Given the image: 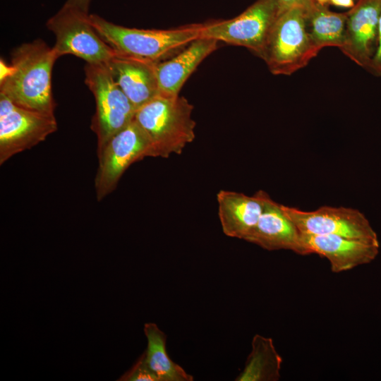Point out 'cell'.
I'll return each mask as SVG.
<instances>
[{"label":"cell","instance_id":"13","mask_svg":"<svg viewBox=\"0 0 381 381\" xmlns=\"http://www.w3.org/2000/svg\"><path fill=\"white\" fill-rule=\"evenodd\" d=\"M245 241L267 250H289L299 255L310 254L301 233L284 214L281 204L267 199L263 212Z\"/></svg>","mask_w":381,"mask_h":381},{"label":"cell","instance_id":"12","mask_svg":"<svg viewBox=\"0 0 381 381\" xmlns=\"http://www.w3.org/2000/svg\"><path fill=\"white\" fill-rule=\"evenodd\" d=\"M155 64L116 52L105 64L136 110L159 95Z\"/></svg>","mask_w":381,"mask_h":381},{"label":"cell","instance_id":"24","mask_svg":"<svg viewBox=\"0 0 381 381\" xmlns=\"http://www.w3.org/2000/svg\"><path fill=\"white\" fill-rule=\"evenodd\" d=\"M329 4L337 7L351 8L356 2L354 0H329Z\"/></svg>","mask_w":381,"mask_h":381},{"label":"cell","instance_id":"22","mask_svg":"<svg viewBox=\"0 0 381 381\" xmlns=\"http://www.w3.org/2000/svg\"><path fill=\"white\" fill-rule=\"evenodd\" d=\"M368 71H370L375 75L381 77V16L378 25L376 51Z\"/></svg>","mask_w":381,"mask_h":381},{"label":"cell","instance_id":"23","mask_svg":"<svg viewBox=\"0 0 381 381\" xmlns=\"http://www.w3.org/2000/svg\"><path fill=\"white\" fill-rule=\"evenodd\" d=\"M92 0H66L64 6L89 14V7Z\"/></svg>","mask_w":381,"mask_h":381},{"label":"cell","instance_id":"18","mask_svg":"<svg viewBox=\"0 0 381 381\" xmlns=\"http://www.w3.org/2000/svg\"><path fill=\"white\" fill-rule=\"evenodd\" d=\"M282 358L271 338L255 334L252 350L236 381H277L280 378Z\"/></svg>","mask_w":381,"mask_h":381},{"label":"cell","instance_id":"3","mask_svg":"<svg viewBox=\"0 0 381 381\" xmlns=\"http://www.w3.org/2000/svg\"><path fill=\"white\" fill-rule=\"evenodd\" d=\"M90 20L100 37L116 52L154 62L163 61L201 35L203 24H190L169 30L123 27L96 14Z\"/></svg>","mask_w":381,"mask_h":381},{"label":"cell","instance_id":"25","mask_svg":"<svg viewBox=\"0 0 381 381\" xmlns=\"http://www.w3.org/2000/svg\"><path fill=\"white\" fill-rule=\"evenodd\" d=\"M318 4L327 6L329 4V0H315Z\"/></svg>","mask_w":381,"mask_h":381},{"label":"cell","instance_id":"2","mask_svg":"<svg viewBox=\"0 0 381 381\" xmlns=\"http://www.w3.org/2000/svg\"><path fill=\"white\" fill-rule=\"evenodd\" d=\"M193 110L185 97L161 94L136 110L134 120L148 136L154 157L180 155L193 141Z\"/></svg>","mask_w":381,"mask_h":381},{"label":"cell","instance_id":"4","mask_svg":"<svg viewBox=\"0 0 381 381\" xmlns=\"http://www.w3.org/2000/svg\"><path fill=\"white\" fill-rule=\"evenodd\" d=\"M307 13L303 8H293L279 15L261 57L272 74L291 75L320 51L309 33Z\"/></svg>","mask_w":381,"mask_h":381},{"label":"cell","instance_id":"8","mask_svg":"<svg viewBox=\"0 0 381 381\" xmlns=\"http://www.w3.org/2000/svg\"><path fill=\"white\" fill-rule=\"evenodd\" d=\"M279 15L277 0H257L234 18L203 24L200 37L244 47L261 58Z\"/></svg>","mask_w":381,"mask_h":381},{"label":"cell","instance_id":"17","mask_svg":"<svg viewBox=\"0 0 381 381\" xmlns=\"http://www.w3.org/2000/svg\"><path fill=\"white\" fill-rule=\"evenodd\" d=\"M144 333L147 340V346L143 353L145 360L159 381L193 380L191 375L168 356L166 350L167 335L156 324L145 323Z\"/></svg>","mask_w":381,"mask_h":381},{"label":"cell","instance_id":"5","mask_svg":"<svg viewBox=\"0 0 381 381\" xmlns=\"http://www.w3.org/2000/svg\"><path fill=\"white\" fill-rule=\"evenodd\" d=\"M85 73V83L95 99L90 128L96 134L99 152L114 135L133 120L136 109L105 64H87Z\"/></svg>","mask_w":381,"mask_h":381},{"label":"cell","instance_id":"11","mask_svg":"<svg viewBox=\"0 0 381 381\" xmlns=\"http://www.w3.org/2000/svg\"><path fill=\"white\" fill-rule=\"evenodd\" d=\"M347 14L344 43L339 49L368 70L377 47L381 0H358Z\"/></svg>","mask_w":381,"mask_h":381},{"label":"cell","instance_id":"14","mask_svg":"<svg viewBox=\"0 0 381 381\" xmlns=\"http://www.w3.org/2000/svg\"><path fill=\"white\" fill-rule=\"evenodd\" d=\"M310 254L326 258L333 272L351 270L372 262L378 255L380 244L336 235L302 234Z\"/></svg>","mask_w":381,"mask_h":381},{"label":"cell","instance_id":"20","mask_svg":"<svg viewBox=\"0 0 381 381\" xmlns=\"http://www.w3.org/2000/svg\"><path fill=\"white\" fill-rule=\"evenodd\" d=\"M119 380L159 381V379L148 367L143 353L135 363Z\"/></svg>","mask_w":381,"mask_h":381},{"label":"cell","instance_id":"21","mask_svg":"<svg viewBox=\"0 0 381 381\" xmlns=\"http://www.w3.org/2000/svg\"><path fill=\"white\" fill-rule=\"evenodd\" d=\"M279 14L288 9L301 8L309 13L317 4L315 0H277Z\"/></svg>","mask_w":381,"mask_h":381},{"label":"cell","instance_id":"19","mask_svg":"<svg viewBox=\"0 0 381 381\" xmlns=\"http://www.w3.org/2000/svg\"><path fill=\"white\" fill-rule=\"evenodd\" d=\"M347 15V12L335 13L318 4L307 13L309 33L320 50L326 47H342Z\"/></svg>","mask_w":381,"mask_h":381},{"label":"cell","instance_id":"9","mask_svg":"<svg viewBox=\"0 0 381 381\" xmlns=\"http://www.w3.org/2000/svg\"><path fill=\"white\" fill-rule=\"evenodd\" d=\"M57 130L54 115L20 107L0 93V164Z\"/></svg>","mask_w":381,"mask_h":381},{"label":"cell","instance_id":"6","mask_svg":"<svg viewBox=\"0 0 381 381\" xmlns=\"http://www.w3.org/2000/svg\"><path fill=\"white\" fill-rule=\"evenodd\" d=\"M154 157L151 142L133 120L114 135L97 152L98 167L95 188L98 201L116 188L127 169L145 157Z\"/></svg>","mask_w":381,"mask_h":381},{"label":"cell","instance_id":"1","mask_svg":"<svg viewBox=\"0 0 381 381\" xmlns=\"http://www.w3.org/2000/svg\"><path fill=\"white\" fill-rule=\"evenodd\" d=\"M58 56L43 40L23 43L11 54V64H2L0 93L24 108L54 115L52 73Z\"/></svg>","mask_w":381,"mask_h":381},{"label":"cell","instance_id":"16","mask_svg":"<svg viewBox=\"0 0 381 381\" xmlns=\"http://www.w3.org/2000/svg\"><path fill=\"white\" fill-rule=\"evenodd\" d=\"M219 42L200 37L171 59L155 64L159 94L176 96L198 65L217 48Z\"/></svg>","mask_w":381,"mask_h":381},{"label":"cell","instance_id":"15","mask_svg":"<svg viewBox=\"0 0 381 381\" xmlns=\"http://www.w3.org/2000/svg\"><path fill=\"white\" fill-rule=\"evenodd\" d=\"M269 197L263 190L253 195L231 190L219 191L218 216L223 233L245 240L258 223Z\"/></svg>","mask_w":381,"mask_h":381},{"label":"cell","instance_id":"7","mask_svg":"<svg viewBox=\"0 0 381 381\" xmlns=\"http://www.w3.org/2000/svg\"><path fill=\"white\" fill-rule=\"evenodd\" d=\"M46 25L56 37L52 49L58 58L71 54L87 64H106L116 54L92 27L90 14L63 5Z\"/></svg>","mask_w":381,"mask_h":381},{"label":"cell","instance_id":"10","mask_svg":"<svg viewBox=\"0 0 381 381\" xmlns=\"http://www.w3.org/2000/svg\"><path fill=\"white\" fill-rule=\"evenodd\" d=\"M281 207L302 234L336 235L380 244L370 222L356 209L322 206L313 211H303L284 205Z\"/></svg>","mask_w":381,"mask_h":381},{"label":"cell","instance_id":"26","mask_svg":"<svg viewBox=\"0 0 381 381\" xmlns=\"http://www.w3.org/2000/svg\"><path fill=\"white\" fill-rule=\"evenodd\" d=\"M358 1V0H357Z\"/></svg>","mask_w":381,"mask_h":381}]
</instances>
